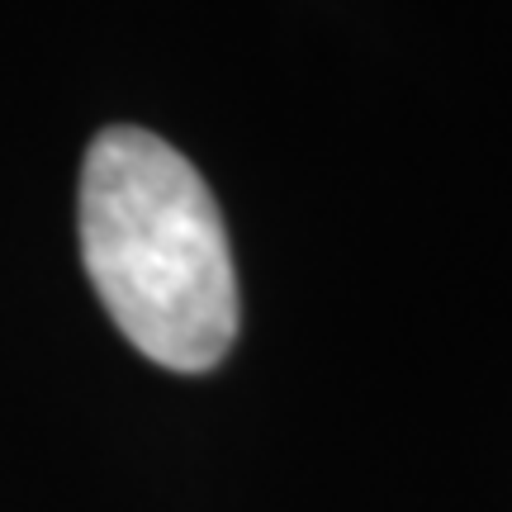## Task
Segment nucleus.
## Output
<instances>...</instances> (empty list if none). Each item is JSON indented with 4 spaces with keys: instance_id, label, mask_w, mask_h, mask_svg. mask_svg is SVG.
I'll use <instances>...</instances> for the list:
<instances>
[{
    "instance_id": "obj_1",
    "label": "nucleus",
    "mask_w": 512,
    "mask_h": 512,
    "mask_svg": "<svg viewBox=\"0 0 512 512\" xmlns=\"http://www.w3.org/2000/svg\"><path fill=\"white\" fill-rule=\"evenodd\" d=\"M81 261L147 361L214 370L238 342V275L209 185L171 143L105 128L81 166Z\"/></svg>"
}]
</instances>
